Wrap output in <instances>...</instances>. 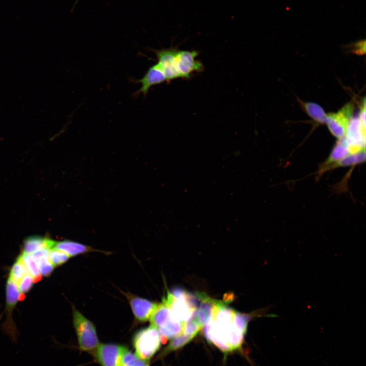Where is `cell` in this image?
<instances>
[{
	"label": "cell",
	"instance_id": "obj_1",
	"mask_svg": "<svg viewBox=\"0 0 366 366\" xmlns=\"http://www.w3.org/2000/svg\"><path fill=\"white\" fill-rule=\"evenodd\" d=\"M225 300H218L211 321L204 325L203 333L207 340L224 352L238 349L245 334L236 326L234 310L227 307Z\"/></svg>",
	"mask_w": 366,
	"mask_h": 366
},
{
	"label": "cell",
	"instance_id": "obj_2",
	"mask_svg": "<svg viewBox=\"0 0 366 366\" xmlns=\"http://www.w3.org/2000/svg\"><path fill=\"white\" fill-rule=\"evenodd\" d=\"M160 334L152 324L138 331L133 338L136 354L142 359L148 361L161 346Z\"/></svg>",
	"mask_w": 366,
	"mask_h": 366
},
{
	"label": "cell",
	"instance_id": "obj_3",
	"mask_svg": "<svg viewBox=\"0 0 366 366\" xmlns=\"http://www.w3.org/2000/svg\"><path fill=\"white\" fill-rule=\"evenodd\" d=\"M73 316L80 349L86 351L95 350L99 343L94 325L74 307Z\"/></svg>",
	"mask_w": 366,
	"mask_h": 366
},
{
	"label": "cell",
	"instance_id": "obj_4",
	"mask_svg": "<svg viewBox=\"0 0 366 366\" xmlns=\"http://www.w3.org/2000/svg\"><path fill=\"white\" fill-rule=\"evenodd\" d=\"M20 297L21 293L18 290L17 285L8 279L6 286L5 311L7 318L5 322L3 324V329L13 342L16 341L17 331L12 319V313L18 301L20 299Z\"/></svg>",
	"mask_w": 366,
	"mask_h": 366
},
{
	"label": "cell",
	"instance_id": "obj_5",
	"mask_svg": "<svg viewBox=\"0 0 366 366\" xmlns=\"http://www.w3.org/2000/svg\"><path fill=\"white\" fill-rule=\"evenodd\" d=\"M349 154H354L365 150V125L358 116L352 117L349 121L345 136Z\"/></svg>",
	"mask_w": 366,
	"mask_h": 366
},
{
	"label": "cell",
	"instance_id": "obj_6",
	"mask_svg": "<svg viewBox=\"0 0 366 366\" xmlns=\"http://www.w3.org/2000/svg\"><path fill=\"white\" fill-rule=\"evenodd\" d=\"M353 110L354 105L349 103L337 112L326 114V124L330 133L339 139L345 136Z\"/></svg>",
	"mask_w": 366,
	"mask_h": 366
},
{
	"label": "cell",
	"instance_id": "obj_7",
	"mask_svg": "<svg viewBox=\"0 0 366 366\" xmlns=\"http://www.w3.org/2000/svg\"><path fill=\"white\" fill-rule=\"evenodd\" d=\"M199 52L196 50H179L176 56V65L180 78H190L192 74L201 72L204 70L202 63L197 60Z\"/></svg>",
	"mask_w": 366,
	"mask_h": 366
},
{
	"label": "cell",
	"instance_id": "obj_8",
	"mask_svg": "<svg viewBox=\"0 0 366 366\" xmlns=\"http://www.w3.org/2000/svg\"><path fill=\"white\" fill-rule=\"evenodd\" d=\"M124 347L114 344H99L95 349V357L101 366H120Z\"/></svg>",
	"mask_w": 366,
	"mask_h": 366
},
{
	"label": "cell",
	"instance_id": "obj_9",
	"mask_svg": "<svg viewBox=\"0 0 366 366\" xmlns=\"http://www.w3.org/2000/svg\"><path fill=\"white\" fill-rule=\"evenodd\" d=\"M177 50V48L173 47L153 50L158 59L157 64L164 73L167 81L180 78L176 65Z\"/></svg>",
	"mask_w": 366,
	"mask_h": 366
},
{
	"label": "cell",
	"instance_id": "obj_10",
	"mask_svg": "<svg viewBox=\"0 0 366 366\" xmlns=\"http://www.w3.org/2000/svg\"><path fill=\"white\" fill-rule=\"evenodd\" d=\"M187 299L176 298L168 291L167 297L163 298V302L170 309L173 318L185 323L191 316L193 311L196 309L192 307Z\"/></svg>",
	"mask_w": 366,
	"mask_h": 366
},
{
	"label": "cell",
	"instance_id": "obj_11",
	"mask_svg": "<svg viewBox=\"0 0 366 366\" xmlns=\"http://www.w3.org/2000/svg\"><path fill=\"white\" fill-rule=\"evenodd\" d=\"M165 81L167 80L164 73L158 65L156 64L149 68L142 78L135 80V82L141 83V86L134 95L138 96L142 94L145 96L151 86Z\"/></svg>",
	"mask_w": 366,
	"mask_h": 366
},
{
	"label": "cell",
	"instance_id": "obj_12",
	"mask_svg": "<svg viewBox=\"0 0 366 366\" xmlns=\"http://www.w3.org/2000/svg\"><path fill=\"white\" fill-rule=\"evenodd\" d=\"M128 297L135 318L142 322L149 320L158 303L131 295Z\"/></svg>",
	"mask_w": 366,
	"mask_h": 366
},
{
	"label": "cell",
	"instance_id": "obj_13",
	"mask_svg": "<svg viewBox=\"0 0 366 366\" xmlns=\"http://www.w3.org/2000/svg\"><path fill=\"white\" fill-rule=\"evenodd\" d=\"M55 241L47 237L30 236L25 239L23 244L22 253L32 254L38 251L54 247Z\"/></svg>",
	"mask_w": 366,
	"mask_h": 366
},
{
	"label": "cell",
	"instance_id": "obj_14",
	"mask_svg": "<svg viewBox=\"0 0 366 366\" xmlns=\"http://www.w3.org/2000/svg\"><path fill=\"white\" fill-rule=\"evenodd\" d=\"M200 300L198 314L200 322L203 326L212 319L214 309L218 300L208 297L205 293L197 292Z\"/></svg>",
	"mask_w": 366,
	"mask_h": 366
},
{
	"label": "cell",
	"instance_id": "obj_15",
	"mask_svg": "<svg viewBox=\"0 0 366 366\" xmlns=\"http://www.w3.org/2000/svg\"><path fill=\"white\" fill-rule=\"evenodd\" d=\"M348 155H349L348 147L344 137H343L339 139L328 158L321 165L319 170L320 174L324 172L329 166L342 159Z\"/></svg>",
	"mask_w": 366,
	"mask_h": 366
},
{
	"label": "cell",
	"instance_id": "obj_16",
	"mask_svg": "<svg viewBox=\"0 0 366 366\" xmlns=\"http://www.w3.org/2000/svg\"><path fill=\"white\" fill-rule=\"evenodd\" d=\"M54 247L66 253L69 257L94 251L88 246L68 240L56 241Z\"/></svg>",
	"mask_w": 366,
	"mask_h": 366
},
{
	"label": "cell",
	"instance_id": "obj_17",
	"mask_svg": "<svg viewBox=\"0 0 366 366\" xmlns=\"http://www.w3.org/2000/svg\"><path fill=\"white\" fill-rule=\"evenodd\" d=\"M171 317L172 314L170 309L162 301V303L157 304L149 320L151 324L158 328L164 325Z\"/></svg>",
	"mask_w": 366,
	"mask_h": 366
},
{
	"label": "cell",
	"instance_id": "obj_18",
	"mask_svg": "<svg viewBox=\"0 0 366 366\" xmlns=\"http://www.w3.org/2000/svg\"><path fill=\"white\" fill-rule=\"evenodd\" d=\"M49 249H43L32 254L38 263L41 277H48L55 267L49 260Z\"/></svg>",
	"mask_w": 366,
	"mask_h": 366
},
{
	"label": "cell",
	"instance_id": "obj_19",
	"mask_svg": "<svg viewBox=\"0 0 366 366\" xmlns=\"http://www.w3.org/2000/svg\"><path fill=\"white\" fill-rule=\"evenodd\" d=\"M299 102L306 112L315 121L321 124L326 123V114L320 105L312 102Z\"/></svg>",
	"mask_w": 366,
	"mask_h": 366
},
{
	"label": "cell",
	"instance_id": "obj_20",
	"mask_svg": "<svg viewBox=\"0 0 366 366\" xmlns=\"http://www.w3.org/2000/svg\"><path fill=\"white\" fill-rule=\"evenodd\" d=\"M197 309L193 311L191 316L185 323L182 331L185 334L195 337L202 328Z\"/></svg>",
	"mask_w": 366,
	"mask_h": 366
},
{
	"label": "cell",
	"instance_id": "obj_21",
	"mask_svg": "<svg viewBox=\"0 0 366 366\" xmlns=\"http://www.w3.org/2000/svg\"><path fill=\"white\" fill-rule=\"evenodd\" d=\"M365 150L354 154H349L342 159L329 166L326 169L325 171L339 166H349L361 163L365 160Z\"/></svg>",
	"mask_w": 366,
	"mask_h": 366
},
{
	"label": "cell",
	"instance_id": "obj_22",
	"mask_svg": "<svg viewBox=\"0 0 366 366\" xmlns=\"http://www.w3.org/2000/svg\"><path fill=\"white\" fill-rule=\"evenodd\" d=\"M120 366H149L148 361L139 357L124 347L120 359Z\"/></svg>",
	"mask_w": 366,
	"mask_h": 366
},
{
	"label": "cell",
	"instance_id": "obj_23",
	"mask_svg": "<svg viewBox=\"0 0 366 366\" xmlns=\"http://www.w3.org/2000/svg\"><path fill=\"white\" fill-rule=\"evenodd\" d=\"M26 266L28 273L32 276L35 281L41 278L38 263L32 254L22 253L18 257Z\"/></svg>",
	"mask_w": 366,
	"mask_h": 366
},
{
	"label": "cell",
	"instance_id": "obj_24",
	"mask_svg": "<svg viewBox=\"0 0 366 366\" xmlns=\"http://www.w3.org/2000/svg\"><path fill=\"white\" fill-rule=\"evenodd\" d=\"M27 273H28V271L26 266L20 259L18 257L10 269L8 279L17 285L22 278Z\"/></svg>",
	"mask_w": 366,
	"mask_h": 366
},
{
	"label": "cell",
	"instance_id": "obj_25",
	"mask_svg": "<svg viewBox=\"0 0 366 366\" xmlns=\"http://www.w3.org/2000/svg\"><path fill=\"white\" fill-rule=\"evenodd\" d=\"M194 337L182 333L172 339L167 347L164 350V354L177 350L190 342Z\"/></svg>",
	"mask_w": 366,
	"mask_h": 366
},
{
	"label": "cell",
	"instance_id": "obj_26",
	"mask_svg": "<svg viewBox=\"0 0 366 366\" xmlns=\"http://www.w3.org/2000/svg\"><path fill=\"white\" fill-rule=\"evenodd\" d=\"M70 257L66 253L54 247L49 251V258L54 267L60 265L66 262Z\"/></svg>",
	"mask_w": 366,
	"mask_h": 366
},
{
	"label": "cell",
	"instance_id": "obj_27",
	"mask_svg": "<svg viewBox=\"0 0 366 366\" xmlns=\"http://www.w3.org/2000/svg\"><path fill=\"white\" fill-rule=\"evenodd\" d=\"M252 316L249 314H242L236 311L234 316V323L237 328L245 334L248 325Z\"/></svg>",
	"mask_w": 366,
	"mask_h": 366
},
{
	"label": "cell",
	"instance_id": "obj_28",
	"mask_svg": "<svg viewBox=\"0 0 366 366\" xmlns=\"http://www.w3.org/2000/svg\"><path fill=\"white\" fill-rule=\"evenodd\" d=\"M35 282L34 277L29 273L25 274L17 284L20 293L23 294L28 292Z\"/></svg>",
	"mask_w": 366,
	"mask_h": 366
},
{
	"label": "cell",
	"instance_id": "obj_29",
	"mask_svg": "<svg viewBox=\"0 0 366 366\" xmlns=\"http://www.w3.org/2000/svg\"><path fill=\"white\" fill-rule=\"evenodd\" d=\"M358 117L362 124L365 125V98L363 99L361 104L360 105V111L359 113Z\"/></svg>",
	"mask_w": 366,
	"mask_h": 366
}]
</instances>
